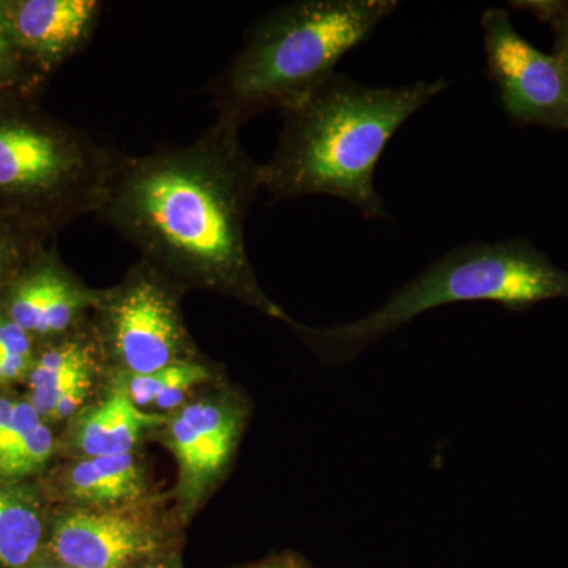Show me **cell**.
Segmentation results:
<instances>
[{"label": "cell", "instance_id": "cell-24", "mask_svg": "<svg viewBox=\"0 0 568 568\" xmlns=\"http://www.w3.org/2000/svg\"><path fill=\"white\" fill-rule=\"evenodd\" d=\"M132 568H183L182 560L179 558L175 549L173 551L163 552V555L155 556L144 560V562L138 564Z\"/></svg>", "mask_w": 568, "mask_h": 568}, {"label": "cell", "instance_id": "cell-15", "mask_svg": "<svg viewBox=\"0 0 568 568\" xmlns=\"http://www.w3.org/2000/svg\"><path fill=\"white\" fill-rule=\"evenodd\" d=\"M43 521L28 497L0 488V568H26L43 555Z\"/></svg>", "mask_w": 568, "mask_h": 568}, {"label": "cell", "instance_id": "cell-7", "mask_svg": "<svg viewBox=\"0 0 568 568\" xmlns=\"http://www.w3.org/2000/svg\"><path fill=\"white\" fill-rule=\"evenodd\" d=\"M481 29L488 74L508 118L568 132V74L558 59L526 40L506 9L485 11Z\"/></svg>", "mask_w": 568, "mask_h": 568}, {"label": "cell", "instance_id": "cell-2", "mask_svg": "<svg viewBox=\"0 0 568 568\" xmlns=\"http://www.w3.org/2000/svg\"><path fill=\"white\" fill-rule=\"evenodd\" d=\"M448 81L372 88L336 73L304 104L284 112L274 155L264 163V189L275 201L331 196L365 219H388L377 193V162L388 141Z\"/></svg>", "mask_w": 568, "mask_h": 568}, {"label": "cell", "instance_id": "cell-19", "mask_svg": "<svg viewBox=\"0 0 568 568\" xmlns=\"http://www.w3.org/2000/svg\"><path fill=\"white\" fill-rule=\"evenodd\" d=\"M51 242L21 224L0 219V297L22 265Z\"/></svg>", "mask_w": 568, "mask_h": 568}, {"label": "cell", "instance_id": "cell-21", "mask_svg": "<svg viewBox=\"0 0 568 568\" xmlns=\"http://www.w3.org/2000/svg\"><path fill=\"white\" fill-rule=\"evenodd\" d=\"M515 9L528 11L538 21L547 22L555 32L551 54L568 74V0H521L510 2Z\"/></svg>", "mask_w": 568, "mask_h": 568}, {"label": "cell", "instance_id": "cell-6", "mask_svg": "<svg viewBox=\"0 0 568 568\" xmlns=\"http://www.w3.org/2000/svg\"><path fill=\"white\" fill-rule=\"evenodd\" d=\"M183 287L140 260L119 286L103 291L91 323L104 358L123 375H149L164 366L194 361L181 312Z\"/></svg>", "mask_w": 568, "mask_h": 568}, {"label": "cell", "instance_id": "cell-14", "mask_svg": "<svg viewBox=\"0 0 568 568\" xmlns=\"http://www.w3.org/2000/svg\"><path fill=\"white\" fill-rule=\"evenodd\" d=\"M67 491L84 506L122 507L144 495V476L132 454L82 458L67 474Z\"/></svg>", "mask_w": 568, "mask_h": 568}, {"label": "cell", "instance_id": "cell-8", "mask_svg": "<svg viewBox=\"0 0 568 568\" xmlns=\"http://www.w3.org/2000/svg\"><path fill=\"white\" fill-rule=\"evenodd\" d=\"M102 293L82 282L48 244L11 280L0 310L41 345L84 327Z\"/></svg>", "mask_w": 568, "mask_h": 568}, {"label": "cell", "instance_id": "cell-12", "mask_svg": "<svg viewBox=\"0 0 568 568\" xmlns=\"http://www.w3.org/2000/svg\"><path fill=\"white\" fill-rule=\"evenodd\" d=\"M103 361L89 323L73 334L41 343L28 375L31 405L41 418L73 416L91 394Z\"/></svg>", "mask_w": 568, "mask_h": 568}, {"label": "cell", "instance_id": "cell-10", "mask_svg": "<svg viewBox=\"0 0 568 568\" xmlns=\"http://www.w3.org/2000/svg\"><path fill=\"white\" fill-rule=\"evenodd\" d=\"M173 549L166 530L151 518L99 508L59 518L47 551L74 568H132Z\"/></svg>", "mask_w": 568, "mask_h": 568}, {"label": "cell", "instance_id": "cell-17", "mask_svg": "<svg viewBox=\"0 0 568 568\" xmlns=\"http://www.w3.org/2000/svg\"><path fill=\"white\" fill-rule=\"evenodd\" d=\"M48 82L18 47L0 7V95L40 99Z\"/></svg>", "mask_w": 568, "mask_h": 568}, {"label": "cell", "instance_id": "cell-18", "mask_svg": "<svg viewBox=\"0 0 568 568\" xmlns=\"http://www.w3.org/2000/svg\"><path fill=\"white\" fill-rule=\"evenodd\" d=\"M54 452V436L41 424L31 433L0 450V476L20 478L31 476L47 465Z\"/></svg>", "mask_w": 568, "mask_h": 568}, {"label": "cell", "instance_id": "cell-1", "mask_svg": "<svg viewBox=\"0 0 568 568\" xmlns=\"http://www.w3.org/2000/svg\"><path fill=\"white\" fill-rule=\"evenodd\" d=\"M239 132L216 119L183 148L121 153L95 216L179 286L222 291L286 321L261 290L246 248V216L265 174Z\"/></svg>", "mask_w": 568, "mask_h": 568}, {"label": "cell", "instance_id": "cell-9", "mask_svg": "<svg viewBox=\"0 0 568 568\" xmlns=\"http://www.w3.org/2000/svg\"><path fill=\"white\" fill-rule=\"evenodd\" d=\"M248 407L241 396L183 405L166 420V443L179 465V495L186 514L203 499L233 459Z\"/></svg>", "mask_w": 568, "mask_h": 568}, {"label": "cell", "instance_id": "cell-5", "mask_svg": "<svg viewBox=\"0 0 568 568\" xmlns=\"http://www.w3.org/2000/svg\"><path fill=\"white\" fill-rule=\"evenodd\" d=\"M119 156L40 99L0 95V219L52 241L99 212Z\"/></svg>", "mask_w": 568, "mask_h": 568}, {"label": "cell", "instance_id": "cell-13", "mask_svg": "<svg viewBox=\"0 0 568 568\" xmlns=\"http://www.w3.org/2000/svg\"><path fill=\"white\" fill-rule=\"evenodd\" d=\"M166 424L162 414L140 409L123 390L111 392L78 422L77 443L84 458L130 455L141 437Z\"/></svg>", "mask_w": 568, "mask_h": 568}, {"label": "cell", "instance_id": "cell-11", "mask_svg": "<svg viewBox=\"0 0 568 568\" xmlns=\"http://www.w3.org/2000/svg\"><path fill=\"white\" fill-rule=\"evenodd\" d=\"M18 47L51 80L89 47L102 17L97 0H0Z\"/></svg>", "mask_w": 568, "mask_h": 568}, {"label": "cell", "instance_id": "cell-25", "mask_svg": "<svg viewBox=\"0 0 568 568\" xmlns=\"http://www.w3.org/2000/svg\"><path fill=\"white\" fill-rule=\"evenodd\" d=\"M26 568H74L67 566V564L61 562V560H58L55 558H52L50 552H44V555H41L40 558H37L33 560L32 564H29Z\"/></svg>", "mask_w": 568, "mask_h": 568}, {"label": "cell", "instance_id": "cell-23", "mask_svg": "<svg viewBox=\"0 0 568 568\" xmlns=\"http://www.w3.org/2000/svg\"><path fill=\"white\" fill-rule=\"evenodd\" d=\"M239 568H313L312 564L294 551L278 552V555L267 556V558L256 560V562L246 564Z\"/></svg>", "mask_w": 568, "mask_h": 568}, {"label": "cell", "instance_id": "cell-20", "mask_svg": "<svg viewBox=\"0 0 568 568\" xmlns=\"http://www.w3.org/2000/svg\"><path fill=\"white\" fill-rule=\"evenodd\" d=\"M39 343L0 310V384L28 376Z\"/></svg>", "mask_w": 568, "mask_h": 568}, {"label": "cell", "instance_id": "cell-4", "mask_svg": "<svg viewBox=\"0 0 568 568\" xmlns=\"http://www.w3.org/2000/svg\"><path fill=\"white\" fill-rule=\"evenodd\" d=\"M568 301V271L525 237L478 242L450 250L394 291L379 308L351 323L306 327L286 320L295 334L331 365L353 362L369 346L426 312L466 302H493L528 312Z\"/></svg>", "mask_w": 568, "mask_h": 568}, {"label": "cell", "instance_id": "cell-16", "mask_svg": "<svg viewBox=\"0 0 568 568\" xmlns=\"http://www.w3.org/2000/svg\"><path fill=\"white\" fill-rule=\"evenodd\" d=\"M211 369L197 361L164 366L149 375H125L122 388L134 405L144 409H174L181 406L190 390L211 379Z\"/></svg>", "mask_w": 568, "mask_h": 568}, {"label": "cell", "instance_id": "cell-3", "mask_svg": "<svg viewBox=\"0 0 568 568\" xmlns=\"http://www.w3.org/2000/svg\"><path fill=\"white\" fill-rule=\"evenodd\" d=\"M396 7L395 0H298L267 11L213 81L219 119L242 126L265 111L301 106Z\"/></svg>", "mask_w": 568, "mask_h": 568}, {"label": "cell", "instance_id": "cell-22", "mask_svg": "<svg viewBox=\"0 0 568 568\" xmlns=\"http://www.w3.org/2000/svg\"><path fill=\"white\" fill-rule=\"evenodd\" d=\"M43 424L31 402L0 398V450Z\"/></svg>", "mask_w": 568, "mask_h": 568}]
</instances>
